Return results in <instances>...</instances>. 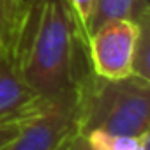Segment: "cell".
I'll return each instance as SVG.
<instances>
[{"label": "cell", "mask_w": 150, "mask_h": 150, "mask_svg": "<svg viewBox=\"0 0 150 150\" xmlns=\"http://www.w3.org/2000/svg\"><path fill=\"white\" fill-rule=\"evenodd\" d=\"M13 60L23 81L48 103L76 99L90 71L83 39L69 0H30Z\"/></svg>", "instance_id": "6da1fadb"}, {"label": "cell", "mask_w": 150, "mask_h": 150, "mask_svg": "<svg viewBox=\"0 0 150 150\" xmlns=\"http://www.w3.org/2000/svg\"><path fill=\"white\" fill-rule=\"evenodd\" d=\"M76 129L141 136L150 132V80L101 78L90 69L76 90Z\"/></svg>", "instance_id": "7a4b0ae2"}, {"label": "cell", "mask_w": 150, "mask_h": 150, "mask_svg": "<svg viewBox=\"0 0 150 150\" xmlns=\"http://www.w3.org/2000/svg\"><path fill=\"white\" fill-rule=\"evenodd\" d=\"M139 23L110 20L92 30L87 41L90 69L101 78L122 80L132 74Z\"/></svg>", "instance_id": "3957f363"}, {"label": "cell", "mask_w": 150, "mask_h": 150, "mask_svg": "<svg viewBox=\"0 0 150 150\" xmlns=\"http://www.w3.org/2000/svg\"><path fill=\"white\" fill-rule=\"evenodd\" d=\"M76 129V101L55 103L21 124L6 150H58Z\"/></svg>", "instance_id": "277c9868"}, {"label": "cell", "mask_w": 150, "mask_h": 150, "mask_svg": "<svg viewBox=\"0 0 150 150\" xmlns=\"http://www.w3.org/2000/svg\"><path fill=\"white\" fill-rule=\"evenodd\" d=\"M50 104L55 103L41 99L23 81L13 57L0 51V122H25Z\"/></svg>", "instance_id": "5b68a950"}, {"label": "cell", "mask_w": 150, "mask_h": 150, "mask_svg": "<svg viewBox=\"0 0 150 150\" xmlns=\"http://www.w3.org/2000/svg\"><path fill=\"white\" fill-rule=\"evenodd\" d=\"M148 16L150 11L146 0H96L94 14L90 20V34L94 28L110 20H131L139 23Z\"/></svg>", "instance_id": "8992f818"}, {"label": "cell", "mask_w": 150, "mask_h": 150, "mask_svg": "<svg viewBox=\"0 0 150 150\" xmlns=\"http://www.w3.org/2000/svg\"><path fill=\"white\" fill-rule=\"evenodd\" d=\"M88 143L96 150H148L150 132L141 136L110 134L104 131H92L87 134Z\"/></svg>", "instance_id": "52a82bcc"}, {"label": "cell", "mask_w": 150, "mask_h": 150, "mask_svg": "<svg viewBox=\"0 0 150 150\" xmlns=\"http://www.w3.org/2000/svg\"><path fill=\"white\" fill-rule=\"evenodd\" d=\"M148 21L150 16L139 21V35L134 50V62H132V74L150 80V69H148Z\"/></svg>", "instance_id": "ba28073f"}, {"label": "cell", "mask_w": 150, "mask_h": 150, "mask_svg": "<svg viewBox=\"0 0 150 150\" xmlns=\"http://www.w3.org/2000/svg\"><path fill=\"white\" fill-rule=\"evenodd\" d=\"M27 7H28V0H6L7 23H9V39H11V57H13V48H14L18 32L21 28Z\"/></svg>", "instance_id": "9c48e42d"}, {"label": "cell", "mask_w": 150, "mask_h": 150, "mask_svg": "<svg viewBox=\"0 0 150 150\" xmlns=\"http://www.w3.org/2000/svg\"><path fill=\"white\" fill-rule=\"evenodd\" d=\"M71 11L74 14L80 27V32L83 35L85 41H88L90 35V20L94 14V7H96V0H69Z\"/></svg>", "instance_id": "30bf717a"}, {"label": "cell", "mask_w": 150, "mask_h": 150, "mask_svg": "<svg viewBox=\"0 0 150 150\" xmlns=\"http://www.w3.org/2000/svg\"><path fill=\"white\" fill-rule=\"evenodd\" d=\"M0 51L11 55V39H9V23H7V9L6 0H0Z\"/></svg>", "instance_id": "8fae6325"}, {"label": "cell", "mask_w": 150, "mask_h": 150, "mask_svg": "<svg viewBox=\"0 0 150 150\" xmlns=\"http://www.w3.org/2000/svg\"><path fill=\"white\" fill-rule=\"evenodd\" d=\"M23 122H0V150H6L18 136Z\"/></svg>", "instance_id": "7c38bea8"}, {"label": "cell", "mask_w": 150, "mask_h": 150, "mask_svg": "<svg viewBox=\"0 0 150 150\" xmlns=\"http://www.w3.org/2000/svg\"><path fill=\"white\" fill-rule=\"evenodd\" d=\"M58 150H96V148L88 143L87 136L80 134L78 131H74V132L60 145Z\"/></svg>", "instance_id": "4fadbf2b"}, {"label": "cell", "mask_w": 150, "mask_h": 150, "mask_svg": "<svg viewBox=\"0 0 150 150\" xmlns=\"http://www.w3.org/2000/svg\"><path fill=\"white\" fill-rule=\"evenodd\" d=\"M28 2H30V0H28Z\"/></svg>", "instance_id": "5bb4252c"}]
</instances>
